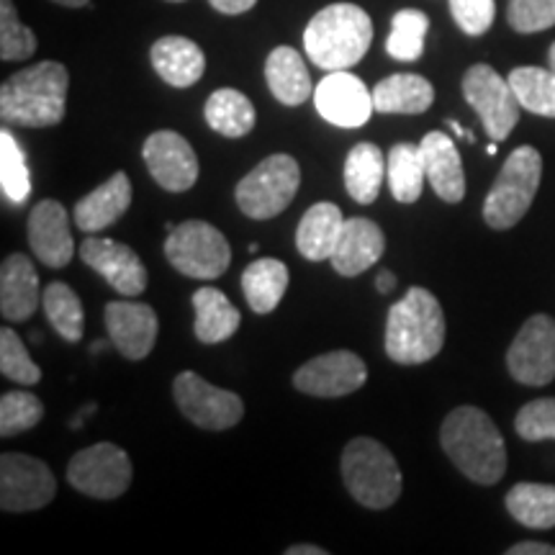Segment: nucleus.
Returning <instances> with one entry per match:
<instances>
[{
    "instance_id": "1",
    "label": "nucleus",
    "mask_w": 555,
    "mask_h": 555,
    "mask_svg": "<svg viewBox=\"0 0 555 555\" xmlns=\"http://www.w3.org/2000/svg\"><path fill=\"white\" fill-rule=\"evenodd\" d=\"M440 442L450 461L474 483L494 486L506 474V446L494 420L478 406H457L446 416Z\"/></svg>"
},
{
    "instance_id": "2",
    "label": "nucleus",
    "mask_w": 555,
    "mask_h": 555,
    "mask_svg": "<svg viewBox=\"0 0 555 555\" xmlns=\"http://www.w3.org/2000/svg\"><path fill=\"white\" fill-rule=\"evenodd\" d=\"M69 75L62 62L37 65L11 75L0 88V119L11 127L44 129L65 119Z\"/></svg>"
},
{
    "instance_id": "3",
    "label": "nucleus",
    "mask_w": 555,
    "mask_h": 555,
    "mask_svg": "<svg viewBox=\"0 0 555 555\" xmlns=\"http://www.w3.org/2000/svg\"><path fill=\"white\" fill-rule=\"evenodd\" d=\"M386 356L399 365L429 363L446 345V314L427 288L412 286L386 319Z\"/></svg>"
},
{
    "instance_id": "4",
    "label": "nucleus",
    "mask_w": 555,
    "mask_h": 555,
    "mask_svg": "<svg viewBox=\"0 0 555 555\" xmlns=\"http://www.w3.org/2000/svg\"><path fill=\"white\" fill-rule=\"evenodd\" d=\"M373 21L356 3H332L309 21L304 50L317 67L347 69L358 65L371 50Z\"/></svg>"
},
{
    "instance_id": "5",
    "label": "nucleus",
    "mask_w": 555,
    "mask_h": 555,
    "mask_svg": "<svg viewBox=\"0 0 555 555\" xmlns=\"http://www.w3.org/2000/svg\"><path fill=\"white\" fill-rule=\"evenodd\" d=\"M343 478L350 496L365 509H388L404 489L401 468L391 450L373 437H356L343 453Z\"/></svg>"
},
{
    "instance_id": "6",
    "label": "nucleus",
    "mask_w": 555,
    "mask_h": 555,
    "mask_svg": "<svg viewBox=\"0 0 555 555\" xmlns=\"http://www.w3.org/2000/svg\"><path fill=\"white\" fill-rule=\"evenodd\" d=\"M543 178V157L535 147H517L506 157L499 176L486 193L483 219L491 229H512L530 211Z\"/></svg>"
},
{
    "instance_id": "7",
    "label": "nucleus",
    "mask_w": 555,
    "mask_h": 555,
    "mask_svg": "<svg viewBox=\"0 0 555 555\" xmlns=\"http://www.w3.org/2000/svg\"><path fill=\"white\" fill-rule=\"evenodd\" d=\"M301 185V168L291 155H270L237 183L234 198L240 211L249 219H273L283 214L296 198Z\"/></svg>"
},
{
    "instance_id": "8",
    "label": "nucleus",
    "mask_w": 555,
    "mask_h": 555,
    "mask_svg": "<svg viewBox=\"0 0 555 555\" xmlns=\"http://www.w3.org/2000/svg\"><path fill=\"white\" fill-rule=\"evenodd\" d=\"M165 258L178 273L196 281L224 275L232 262V247L217 227L201 219L178 224L165 240Z\"/></svg>"
},
{
    "instance_id": "9",
    "label": "nucleus",
    "mask_w": 555,
    "mask_h": 555,
    "mask_svg": "<svg viewBox=\"0 0 555 555\" xmlns=\"http://www.w3.org/2000/svg\"><path fill=\"white\" fill-rule=\"evenodd\" d=\"M463 99L481 119L491 142H504L519 121V106L509 80H504L491 65H474L463 75Z\"/></svg>"
},
{
    "instance_id": "10",
    "label": "nucleus",
    "mask_w": 555,
    "mask_h": 555,
    "mask_svg": "<svg viewBox=\"0 0 555 555\" xmlns=\"http://www.w3.org/2000/svg\"><path fill=\"white\" fill-rule=\"evenodd\" d=\"M131 461L127 450L114 442L80 450L67 466V481L80 494L93 499H119L131 483Z\"/></svg>"
},
{
    "instance_id": "11",
    "label": "nucleus",
    "mask_w": 555,
    "mask_h": 555,
    "mask_svg": "<svg viewBox=\"0 0 555 555\" xmlns=\"http://www.w3.org/2000/svg\"><path fill=\"white\" fill-rule=\"evenodd\" d=\"M172 397H176L180 412L208 433L232 429L245 416V404L237 393L211 386L193 371L178 373L172 380Z\"/></svg>"
},
{
    "instance_id": "12",
    "label": "nucleus",
    "mask_w": 555,
    "mask_h": 555,
    "mask_svg": "<svg viewBox=\"0 0 555 555\" xmlns=\"http://www.w3.org/2000/svg\"><path fill=\"white\" fill-rule=\"evenodd\" d=\"M57 494L50 466L39 457L5 453L0 457V509L11 515L44 509Z\"/></svg>"
},
{
    "instance_id": "13",
    "label": "nucleus",
    "mask_w": 555,
    "mask_h": 555,
    "mask_svg": "<svg viewBox=\"0 0 555 555\" xmlns=\"http://www.w3.org/2000/svg\"><path fill=\"white\" fill-rule=\"evenodd\" d=\"M506 367L522 386H547L555 378V319L535 314L506 350Z\"/></svg>"
},
{
    "instance_id": "14",
    "label": "nucleus",
    "mask_w": 555,
    "mask_h": 555,
    "mask_svg": "<svg viewBox=\"0 0 555 555\" xmlns=\"http://www.w3.org/2000/svg\"><path fill=\"white\" fill-rule=\"evenodd\" d=\"M367 380V367L350 350H332L311 358L294 373V386L319 399H339L356 393Z\"/></svg>"
},
{
    "instance_id": "15",
    "label": "nucleus",
    "mask_w": 555,
    "mask_h": 555,
    "mask_svg": "<svg viewBox=\"0 0 555 555\" xmlns=\"http://www.w3.org/2000/svg\"><path fill=\"white\" fill-rule=\"evenodd\" d=\"M144 165L159 189L170 193H185L198 180V157L191 142L178 131L163 129L147 137L142 147Z\"/></svg>"
},
{
    "instance_id": "16",
    "label": "nucleus",
    "mask_w": 555,
    "mask_h": 555,
    "mask_svg": "<svg viewBox=\"0 0 555 555\" xmlns=\"http://www.w3.org/2000/svg\"><path fill=\"white\" fill-rule=\"evenodd\" d=\"M314 106L324 121L343 129H358L373 116V90L358 75L335 69L314 88Z\"/></svg>"
},
{
    "instance_id": "17",
    "label": "nucleus",
    "mask_w": 555,
    "mask_h": 555,
    "mask_svg": "<svg viewBox=\"0 0 555 555\" xmlns=\"http://www.w3.org/2000/svg\"><path fill=\"white\" fill-rule=\"evenodd\" d=\"M80 258L88 268H93L116 294L134 298L147 291V268L139 255L124 242L106 237H88L80 245Z\"/></svg>"
},
{
    "instance_id": "18",
    "label": "nucleus",
    "mask_w": 555,
    "mask_h": 555,
    "mask_svg": "<svg viewBox=\"0 0 555 555\" xmlns=\"http://www.w3.org/2000/svg\"><path fill=\"white\" fill-rule=\"evenodd\" d=\"M111 343L127 360H144L157 343L159 322L155 309L142 301H111L106 307Z\"/></svg>"
},
{
    "instance_id": "19",
    "label": "nucleus",
    "mask_w": 555,
    "mask_h": 555,
    "mask_svg": "<svg viewBox=\"0 0 555 555\" xmlns=\"http://www.w3.org/2000/svg\"><path fill=\"white\" fill-rule=\"evenodd\" d=\"M29 245L34 258L47 268H65L75 255L69 217L60 201H39L29 214Z\"/></svg>"
},
{
    "instance_id": "20",
    "label": "nucleus",
    "mask_w": 555,
    "mask_h": 555,
    "mask_svg": "<svg viewBox=\"0 0 555 555\" xmlns=\"http://www.w3.org/2000/svg\"><path fill=\"white\" fill-rule=\"evenodd\" d=\"M384 253L386 237L376 221L352 217L345 219L343 234H339L330 262L343 278H356L360 273H365L367 268L376 266V262L384 258Z\"/></svg>"
},
{
    "instance_id": "21",
    "label": "nucleus",
    "mask_w": 555,
    "mask_h": 555,
    "mask_svg": "<svg viewBox=\"0 0 555 555\" xmlns=\"http://www.w3.org/2000/svg\"><path fill=\"white\" fill-rule=\"evenodd\" d=\"M425 157L427 180L437 196L446 204H461L466 196V172H463L461 152L446 131H429L420 142Z\"/></svg>"
},
{
    "instance_id": "22",
    "label": "nucleus",
    "mask_w": 555,
    "mask_h": 555,
    "mask_svg": "<svg viewBox=\"0 0 555 555\" xmlns=\"http://www.w3.org/2000/svg\"><path fill=\"white\" fill-rule=\"evenodd\" d=\"M41 301L39 275L31 258L13 253L0 266V311L9 322H26Z\"/></svg>"
},
{
    "instance_id": "23",
    "label": "nucleus",
    "mask_w": 555,
    "mask_h": 555,
    "mask_svg": "<svg viewBox=\"0 0 555 555\" xmlns=\"http://www.w3.org/2000/svg\"><path fill=\"white\" fill-rule=\"evenodd\" d=\"M131 206V183L129 176L124 170L114 172L106 183L99 185L95 191H90L88 196H82L78 204H75V224H78L82 232L95 234L103 232V229L114 227L124 214L129 211Z\"/></svg>"
},
{
    "instance_id": "24",
    "label": "nucleus",
    "mask_w": 555,
    "mask_h": 555,
    "mask_svg": "<svg viewBox=\"0 0 555 555\" xmlns=\"http://www.w3.org/2000/svg\"><path fill=\"white\" fill-rule=\"evenodd\" d=\"M150 60L159 78L172 88H191L204 78V50L185 37L157 39L150 50Z\"/></svg>"
},
{
    "instance_id": "25",
    "label": "nucleus",
    "mask_w": 555,
    "mask_h": 555,
    "mask_svg": "<svg viewBox=\"0 0 555 555\" xmlns=\"http://www.w3.org/2000/svg\"><path fill=\"white\" fill-rule=\"evenodd\" d=\"M266 82L283 106H301L314 95L311 75L294 47H275L266 60Z\"/></svg>"
},
{
    "instance_id": "26",
    "label": "nucleus",
    "mask_w": 555,
    "mask_h": 555,
    "mask_svg": "<svg viewBox=\"0 0 555 555\" xmlns=\"http://www.w3.org/2000/svg\"><path fill=\"white\" fill-rule=\"evenodd\" d=\"M343 227H345V217L337 204H330V201L314 204L307 214H304L301 221H298V229H296L298 253L311 262L330 260L332 253H335L339 234H343Z\"/></svg>"
},
{
    "instance_id": "27",
    "label": "nucleus",
    "mask_w": 555,
    "mask_h": 555,
    "mask_svg": "<svg viewBox=\"0 0 555 555\" xmlns=\"http://www.w3.org/2000/svg\"><path fill=\"white\" fill-rule=\"evenodd\" d=\"M193 298V309H196V324H193V332H196V339L204 345H219L227 343L229 337L237 335L242 317L237 307L229 301L224 291L204 286L198 288Z\"/></svg>"
},
{
    "instance_id": "28",
    "label": "nucleus",
    "mask_w": 555,
    "mask_h": 555,
    "mask_svg": "<svg viewBox=\"0 0 555 555\" xmlns=\"http://www.w3.org/2000/svg\"><path fill=\"white\" fill-rule=\"evenodd\" d=\"M433 103V82L414 73L388 75L373 88V106L378 114H425Z\"/></svg>"
},
{
    "instance_id": "29",
    "label": "nucleus",
    "mask_w": 555,
    "mask_h": 555,
    "mask_svg": "<svg viewBox=\"0 0 555 555\" xmlns=\"http://www.w3.org/2000/svg\"><path fill=\"white\" fill-rule=\"evenodd\" d=\"M386 180V157L371 142H360L345 159V189L358 204H373Z\"/></svg>"
},
{
    "instance_id": "30",
    "label": "nucleus",
    "mask_w": 555,
    "mask_h": 555,
    "mask_svg": "<svg viewBox=\"0 0 555 555\" xmlns=\"http://www.w3.org/2000/svg\"><path fill=\"white\" fill-rule=\"evenodd\" d=\"M288 288V268L275 258L249 262L242 273V291L255 314H270Z\"/></svg>"
},
{
    "instance_id": "31",
    "label": "nucleus",
    "mask_w": 555,
    "mask_h": 555,
    "mask_svg": "<svg viewBox=\"0 0 555 555\" xmlns=\"http://www.w3.org/2000/svg\"><path fill=\"white\" fill-rule=\"evenodd\" d=\"M206 124L217 134L240 139L255 129V106L245 93L234 88H219L208 95L204 106Z\"/></svg>"
},
{
    "instance_id": "32",
    "label": "nucleus",
    "mask_w": 555,
    "mask_h": 555,
    "mask_svg": "<svg viewBox=\"0 0 555 555\" xmlns=\"http://www.w3.org/2000/svg\"><path fill=\"white\" fill-rule=\"evenodd\" d=\"M386 180L388 189H391V196L397 198L399 204H414V201L422 196L427 170L420 144L399 142L388 150Z\"/></svg>"
},
{
    "instance_id": "33",
    "label": "nucleus",
    "mask_w": 555,
    "mask_h": 555,
    "mask_svg": "<svg viewBox=\"0 0 555 555\" xmlns=\"http://www.w3.org/2000/svg\"><path fill=\"white\" fill-rule=\"evenodd\" d=\"M506 512L519 525L532 530H553L555 527V486L522 481L504 499Z\"/></svg>"
},
{
    "instance_id": "34",
    "label": "nucleus",
    "mask_w": 555,
    "mask_h": 555,
    "mask_svg": "<svg viewBox=\"0 0 555 555\" xmlns=\"http://www.w3.org/2000/svg\"><path fill=\"white\" fill-rule=\"evenodd\" d=\"M506 80L515 90L519 106L535 116L555 119V73L551 67H515Z\"/></svg>"
},
{
    "instance_id": "35",
    "label": "nucleus",
    "mask_w": 555,
    "mask_h": 555,
    "mask_svg": "<svg viewBox=\"0 0 555 555\" xmlns=\"http://www.w3.org/2000/svg\"><path fill=\"white\" fill-rule=\"evenodd\" d=\"M41 307H44L54 332L65 343H80L82 332H86V311H82L80 296L67 283H50L41 294Z\"/></svg>"
},
{
    "instance_id": "36",
    "label": "nucleus",
    "mask_w": 555,
    "mask_h": 555,
    "mask_svg": "<svg viewBox=\"0 0 555 555\" xmlns=\"http://www.w3.org/2000/svg\"><path fill=\"white\" fill-rule=\"evenodd\" d=\"M429 31L427 13L416 9H404L391 18V34L386 39V52L393 60L416 62L425 52V39Z\"/></svg>"
},
{
    "instance_id": "37",
    "label": "nucleus",
    "mask_w": 555,
    "mask_h": 555,
    "mask_svg": "<svg viewBox=\"0 0 555 555\" xmlns=\"http://www.w3.org/2000/svg\"><path fill=\"white\" fill-rule=\"evenodd\" d=\"M0 189L11 204H24L31 193V172L24 150L9 129L0 131Z\"/></svg>"
},
{
    "instance_id": "38",
    "label": "nucleus",
    "mask_w": 555,
    "mask_h": 555,
    "mask_svg": "<svg viewBox=\"0 0 555 555\" xmlns=\"http://www.w3.org/2000/svg\"><path fill=\"white\" fill-rule=\"evenodd\" d=\"M37 52V37L21 24L13 0H0V60L21 62Z\"/></svg>"
},
{
    "instance_id": "39",
    "label": "nucleus",
    "mask_w": 555,
    "mask_h": 555,
    "mask_svg": "<svg viewBox=\"0 0 555 555\" xmlns=\"http://www.w3.org/2000/svg\"><path fill=\"white\" fill-rule=\"evenodd\" d=\"M44 416V404L29 391H9L0 399V435L16 437L29 433Z\"/></svg>"
},
{
    "instance_id": "40",
    "label": "nucleus",
    "mask_w": 555,
    "mask_h": 555,
    "mask_svg": "<svg viewBox=\"0 0 555 555\" xmlns=\"http://www.w3.org/2000/svg\"><path fill=\"white\" fill-rule=\"evenodd\" d=\"M0 373L21 386H37L41 380L39 365L24 347V339L11 327L0 330Z\"/></svg>"
},
{
    "instance_id": "41",
    "label": "nucleus",
    "mask_w": 555,
    "mask_h": 555,
    "mask_svg": "<svg viewBox=\"0 0 555 555\" xmlns=\"http://www.w3.org/2000/svg\"><path fill=\"white\" fill-rule=\"evenodd\" d=\"M515 429L525 442L555 440V399H535L525 404L515 420Z\"/></svg>"
},
{
    "instance_id": "42",
    "label": "nucleus",
    "mask_w": 555,
    "mask_h": 555,
    "mask_svg": "<svg viewBox=\"0 0 555 555\" xmlns=\"http://www.w3.org/2000/svg\"><path fill=\"white\" fill-rule=\"evenodd\" d=\"M506 21L519 34H538L555 26V0H509Z\"/></svg>"
},
{
    "instance_id": "43",
    "label": "nucleus",
    "mask_w": 555,
    "mask_h": 555,
    "mask_svg": "<svg viewBox=\"0 0 555 555\" xmlns=\"http://www.w3.org/2000/svg\"><path fill=\"white\" fill-rule=\"evenodd\" d=\"M450 13H453L455 24L461 26L463 34L481 37L494 24L496 3L494 0H450Z\"/></svg>"
},
{
    "instance_id": "44",
    "label": "nucleus",
    "mask_w": 555,
    "mask_h": 555,
    "mask_svg": "<svg viewBox=\"0 0 555 555\" xmlns=\"http://www.w3.org/2000/svg\"><path fill=\"white\" fill-rule=\"evenodd\" d=\"M219 13L224 16H240V13H247L249 9L258 5V0H208Z\"/></svg>"
},
{
    "instance_id": "45",
    "label": "nucleus",
    "mask_w": 555,
    "mask_h": 555,
    "mask_svg": "<svg viewBox=\"0 0 555 555\" xmlns=\"http://www.w3.org/2000/svg\"><path fill=\"white\" fill-rule=\"evenodd\" d=\"M509 555H555V545H547V543H517L512 545Z\"/></svg>"
},
{
    "instance_id": "46",
    "label": "nucleus",
    "mask_w": 555,
    "mask_h": 555,
    "mask_svg": "<svg viewBox=\"0 0 555 555\" xmlns=\"http://www.w3.org/2000/svg\"><path fill=\"white\" fill-rule=\"evenodd\" d=\"M376 288L378 294H391V291L397 288V275H393L391 270H380L376 275Z\"/></svg>"
},
{
    "instance_id": "47",
    "label": "nucleus",
    "mask_w": 555,
    "mask_h": 555,
    "mask_svg": "<svg viewBox=\"0 0 555 555\" xmlns=\"http://www.w3.org/2000/svg\"><path fill=\"white\" fill-rule=\"evenodd\" d=\"M286 555H327V551L319 545H291L286 547Z\"/></svg>"
},
{
    "instance_id": "48",
    "label": "nucleus",
    "mask_w": 555,
    "mask_h": 555,
    "mask_svg": "<svg viewBox=\"0 0 555 555\" xmlns=\"http://www.w3.org/2000/svg\"><path fill=\"white\" fill-rule=\"evenodd\" d=\"M448 127H450V129H453V131H455V137H461V139H466V142H476V137H474V131H470V129H463V127H461V124H457V121H453V119H450V121H448Z\"/></svg>"
},
{
    "instance_id": "49",
    "label": "nucleus",
    "mask_w": 555,
    "mask_h": 555,
    "mask_svg": "<svg viewBox=\"0 0 555 555\" xmlns=\"http://www.w3.org/2000/svg\"><path fill=\"white\" fill-rule=\"evenodd\" d=\"M52 3L65 5V9H82V5H88L90 0H52Z\"/></svg>"
},
{
    "instance_id": "50",
    "label": "nucleus",
    "mask_w": 555,
    "mask_h": 555,
    "mask_svg": "<svg viewBox=\"0 0 555 555\" xmlns=\"http://www.w3.org/2000/svg\"><path fill=\"white\" fill-rule=\"evenodd\" d=\"M547 67H551L555 73V41L551 44V50H547Z\"/></svg>"
},
{
    "instance_id": "51",
    "label": "nucleus",
    "mask_w": 555,
    "mask_h": 555,
    "mask_svg": "<svg viewBox=\"0 0 555 555\" xmlns=\"http://www.w3.org/2000/svg\"><path fill=\"white\" fill-rule=\"evenodd\" d=\"M486 152H489V155H496V142H491L489 147H486Z\"/></svg>"
},
{
    "instance_id": "52",
    "label": "nucleus",
    "mask_w": 555,
    "mask_h": 555,
    "mask_svg": "<svg viewBox=\"0 0 555 555\" xmlns=\"http://www.w3.org/2000/svg\"><path fill=\"white\" fill-rule=\"evenodd\" d=\"M168 3H183V0H168Z\"/></svg>"
}]
</instances>
